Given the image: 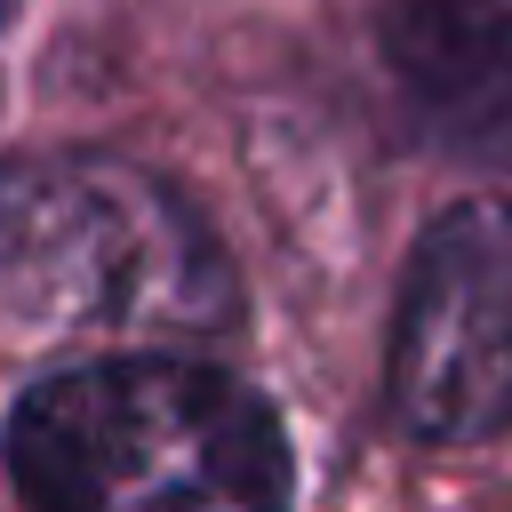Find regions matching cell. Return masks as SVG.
<instances>
[{
  "mask_svg": "<svg viewBox=\"0 0 512 512\" xmlns=\"http://www.w3.org/2000/svg\"><path fill=\"white\" fill-rule=\"evenodd\" d=\"M0 464L24 512H288L272 400L192 352H112L24 384Z\"/></svg>",
  "mask_w": 512,
  "mask_h": 512,
  "instance_id": "1",
  "label": "cell"
},
{
  "mask_svg": "<svg viewBox=\"0 0 512 512\" xmlns=\"http://www.w3.org/2000/svg\"><path fill=\"white\" fill-rule=\"evenodd\" d=\"M0 288L80 336H224L240 280L200 208L112 152H8L0 160Z\"/></svg>",
  "mask_w": 512,
  "mask_h": 512,
  "instance_id": "2",
  "label": "cell"
},
{
  "mask_svg": "<svg viewBox=\"0 0 512 512\" xmlns=\"http://www.w3.org/2000/svg\"><path fill=\"white\" fill-rule=\"evenodd\" d=\"M384 400L408 440L464 448L512 432V200L480 192L424 224L392 344H384Z\"/></svg>",
  "mask_w": 512,
  "mask_h": 512,
  "instance_id": "3",
  "label": "cell"
},
{
  "mask_svg": "<svg viewBox=\"0 0 512 512\" xmlns=\"http://www.w3.org/2000/svg\"><path fill=\"white\" fill-rule=\"evenodd\" d=\"M376 32L432 136L512 152V0H384Z\"/></svg>",
  "mask_w": 512,
  "mask_h": 512,
  "instance_id": "4",
  "label": "cell"
},
{
  "mask_svg": "<svg viewBox=\"0 0 512 512\" xmlns=\"http://www.w3.org/2000/svg\"><path fill=\"white\" fill-rule=\"evenodd\" d=\"M16 8H24V0H0V32H8V16H16Z\"/></svg>",
  "mask_w": 512,
  "mask_h": 512,
  "instance_id": "5",
  "label": "cell"
}]
</instances>
